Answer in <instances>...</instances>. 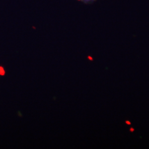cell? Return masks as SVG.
I'll list each match as a JSON object with an SVG mask.
<instances>
[{"label": "cell", "mask_w": 149, "mask_h": 149, "mask_svg": "<svg viewBox=\"0 0 149 149\" xmlns=\"http://www.w3.org/2000/svg\"><path fill=\"white\" fill-rule=\"evenodd\" d=\"M5 70L3 67L0 66V75H4Z\"/></svg>", "instance_id": "obj_1"}, {"label": "cell", "mask_w": 149, "mask_h": 149, "mask_svg": "<svg viewBox=\"0 0 149 149\" xmlns=\"http://www.w3.org/2000/svg\"><path fill=\"white\" fill-rule=\"evenodd\" d=\"M79 1H83V2L84 3H91V2H93V1H94L95 0H79Z\"/></svg>", "instance_id": "obj_2"}]
</instances>
